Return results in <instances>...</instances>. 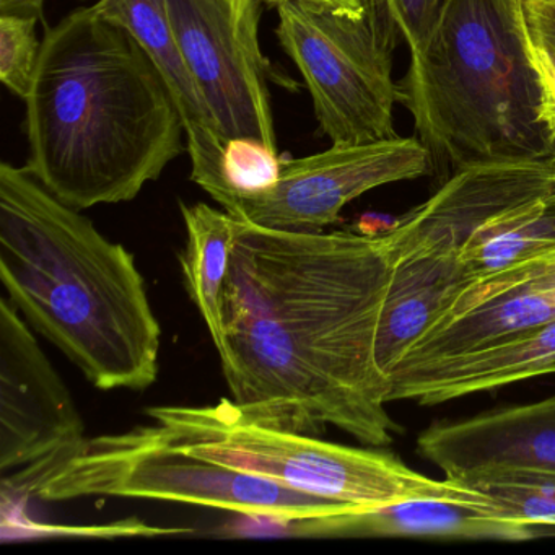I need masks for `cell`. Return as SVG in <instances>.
I'll list each match as a JSON object with an SVG mask.
<instances>
[{
	"label": "cell",
	"instance_id": "obj_16",
	"mask_svg": "<svg viewBox=\"0 0 555 555\" xmlns=\"http://www.w3.org/2000/svg\"><path fill=\"white\" fill-rule=\"evenodd\" d=\"M555 373V320L505 343L389 376L391 401L441 404Z\"/></svg>",
	"mask_w": 555,
	"mask_h": 555
},
{
	"label": "cell",
	"instance_id": "obj_5",
	"mask_svg": "<svg viewBox=\"0 0 555 555\" xmlns=\"http://www.w3.org/2000/svg\"><path fill=\"white\" fill-rule=\"evenodd\" d=\"M2 490L43 502L126 496L227 509L288 525L356 512L321 496L308 495L256 474L204 460L181 447L162 425L118 435L83 438L12 476Z\"/></svg>",
	"mask_w": 555,
	"mask_h": 555
},
{
	"label": "cell",
	"instance_id": "obj_4",
	"mask_svg": "<svg viewBox=\"0 0 555 555\" xmlns=\"http://www.w3.org/2000/svg\"><path fill=\"white\" fill-rule=\"evenodd\" d=\"M398 93L447 180L469 165L555 157V106L522 0H444Z\"/></svg>",
	"mask_w": 555,
	"mask_h": 555
},
{
	"label": "cell",
	"instance_id": "obj_19",
	"mask_svg": "<svg viewBox=\"0 0 555 555\" xmlns=\"http://www.w3.org/2000/svg\"><path fill=\"white\" fill-rule=\"evenodd\" d=\"M555 249V193L490 225L461 261L470 275L489 274Z\"/></svg>",
	"mask_w": 555,
	"mask_h": 555
},
{
	"label": "cell",
	"instance_id": "obj_22",
	"mask_svg": "<svg viewBox=\"0 0 555 555\" xmlns=\"http://www.w3.org/2000/svg\"><path fill=\"white\" fill-rule=\"evenodd\" d=\"M532 57L555 106V0H522Z\"/></svg>",
	"mask_w": 555,
	"mask_h": 555
},
{
	"label": "cell",
	"instance_id": "obj_18",
	"mask_svg": "<svg viewBox=\"0 0 555 555\" xmlns=\"http://www.w3.org/2000/svg\"><path fill=\"white\" fill-rule=\"evenodd\" d=\"M186 248L181 255L184 287L206 321L214 346L222 343V295L236 238V220L207 204H181Z\"/></svg>",
	"mask_w": 555,
	"mask_h": 555
},
{
	"label": "cell",
	"instance_id": "obj_1",
	"mask_svg": "<svg viewBox=\"0 0 555 555\" xmlns=\"http://www.w3.org/2000/svg\"><path fill=\"white\" fill-rule=\"evenodd\" d=\"M391 272L383 235L236 220L217 350L243 417L389 447L399 427L376 337Z\"/></svg>",
	"mask_w": 555,
	"mask_h": 555
},
{
	"label": "cell",
	"instance_id": "obj_8",
	"mask_svg": "<svg viewBox=\"0 0 555 555\" xmlns=\"http://www.w3.org/2000/svg\"><path fill=\"white\" fill-rule=\"evenodd\" d=\"M165 8L223 144L245 138L278 149L258 0H165Z\"/></svg>",
	"mask_w": 555,
	"mask_h": 555
},
{
	"label": "cell",
	"instance_id": "obj_12",
	"mask_svg": "<svg viewBox=\"0 0 555 555\" xmlns=\"http://www.w3.org/2000/svg\"><path fill=\"white\" fill-rule=\"evenodd\" d=\"M86 438L69 389L27 321L0 300V470L24 469Z\"/></svg>",
	"mask_w": 555,
	"mask_h": 555
},
{
	"label": "cell",
	"instance_id": "obj_13",
	"mask_svg": "<svg viewBox=\"0 0 555 555\" xmlns=\"http://www.w3.org/2000/svg\"><path fill=\"white\" fill-rule=\"evenodd\" d=\"M417 450L453 480L492 469L555 473V398L435 422L418 435Z\"/></svg>",
	"mask_w": 555,
	"mask_h": 555
},
{
	"label": "cell",
	"instance_id": "obj_21",
	"mask_svg": "<svg viewBox=\"0 0 555 555\" xmlns=\"http://www.w3.org/2000/svg\"><path fill=\"white\" fill-rule=\"evenodd\" d=\"M38 18L0 15V80L21 99H27L40 60Z\"/></svg>",
	"mask_w": 555,
	"mask_h": 555
},
{
	"label": "cell",
	"instance_id": "obj_20",
	"mask_svg": "<svg viewBox=\"0 0 555 555\" xmlns=\"http://www.w3.org/2000/svg\"><path fill=\"white\" fill-rule=\"evenodd\" d=\"M282 158L278 149L269 147L255 139H230L223 144L222 177L225 199L220 206L232 209L242 197L256 196L278 184Z\"/></svg>",
	"mask_w": 555,
	"mask_h": 555
},
{
	"label": "cell",
	"instance_id": "obj_23",
	"mask_svg": "<svg viewBox=\"0 0 555 555\" xmlns=\"http://www.w3.org/2000/svg\"><path fill=\"white\" fill-rule=\"evenodd\" d=\"M444 0H385L409 53L422 47L440 14Z\"/></svg>",
	"mask_w": 555,
	"mask_h": 555
},
{
	"label": "cell",
	"instance_id": "obj_17",
	"mask_svg": "<svg viewBox=\"0 0 555 555\" xmlns=\"http://www.w3.org/2000/svg\"><path fill=\"white\" fill-rule=\"evenodd\" d=\"M470 278L461 259L441 256H415L392 266L376 337V360L386 375Z\"/></svg>",
	"mask_w": 555,
	"mask_h": 555
},
{
	"label": "cell",
	"instance_id": "obj_7",
	"mask_svg": "<svg viewBox=\"0 0 555 555\" xmlns=\"http://www.w3.org/2000/svg\"><path fill=\"white\" fill-rule=\"evenodd\" d=\"M279 43L304 76L321 131L336 145L396 138L392 54L402 40L385 0L349 12L281 0Z\"/></svg>",
	"mask_w": 555,
	"mask_h": 555
},
{
	"label": "cell",
	"instance_id": "obj_25",
	"mask_svg": "<svg viewBox=\"0 0 555 555\" xmlns=\"http://www.w3.org/2000/svg\"><path fill=\"white\" fill-rule=\"evenodd\" d=\"M269 4H279L281 0H266ZM301 2H311V4L326 5V8L340 9V11L359 12L362 11L363 0H301Z\"/></svg>",
	"mask_w": 555,
	"mask_h": 555
},
{
	"label": "cell",
	"instance_id": "obj_2",
	"mask_svg": "<svg viewBox=\"0 0 555 555\" xmlns=\"http://www.w3.org/2000/svg\"><path fill=\"white\" fill-rule=\"evenodd\" d=\"M25 103V168L77 210L134 201L188 151L157 64L93 5L48 28Z\"/></svg>",
	"mask_w": 555,
	"mask_h": 555
},
{
	"label": "cell",
	"instance_id": "obj_14",
	"mask_svg": "<svg viewBox=\"0 0 555 555\" xmlns=\"http://www.w3.org/2000/svg\"><path fill=\"white\" fill-rule=\"evenodd\" d=\"M287 528L314 538H438L521 542L539 531L489 502L405 499L343 515L300 519Z\"/></svg>",
	"mask_w": 555,
	"mask_h": 555
},
{
	"label": "cell",
	"instance_id": "obj_15",
	"mask_svg": "<svg viewBox=\"0 0 555 555\" xmlns=\"http://www.w3.org/2000/svg\"><path fill=\"white\" fill-rule=\"evenodd\" d=\"M93 8L128 28L157 64L186 129V147L193 165L191 178L216 203L222 204L227 194L222 177L223 141L178 47L165 0H99Z\"/></svg>",
	"mask_w": 555,
	"mask_h": 555
},
{
	"label": "cell",
	"instance_id": "obj_24",
	"mask_svg": "<svg viewBox=\"0 0 555 555\" xmlns=\"http://www.w3.org/2000/svg\"><path fill=\"white\" fill-rule=\"evenodd\" d=\"M44 0H0V15H18V17H43Z\"/></svg>",
	"mask_w": 555,
	"mask_h": 555
},
{
	"label": "cell",
	"instance_id": "obj_9",
	"mask_svg": "<svg viewBox=\"0 0 555 555\" xmlns=\"http://www.w3.org/2000/svg\"><path fill=\"white\" fill-rule=\"evenodd\" d=\"M430 173V154L417 135L333 144L310 157L282 158L278 184L256 196L242 197L227 214L266 229L323 232L357 197Z\"/></svg>",
	"mask_w": 555,
	"mask_h": 555
},
{
	"label": "cell",
	"instance_id": "obj_3",
	"mask_svg": "<svg viewBox=\"0 0 555 555\" xmlns=\"http://www.w3.org/2000/svg\"><path fill=\"white\" fill-rule=\"evenodd\" d=\"M0 282L30 327L102 391L158 378L162 327L134 256L47 190L0 165Z\"/></svg>",
	"mask_w": 555,
	"mask_h": 555
},
{
	"label": "cell",
	"instance_id": "obj_6",
	"mask_svg": "<svg viewBox=\"0 0 555 555\" xmlns=\"http://www.w3.org/2000/svg\"><path fill=\"white\" fill-rule=\"evenodd\" d=\"M145 414L196 456L357 508L405 499L490 500L457 480L415 473L385 451L255 424L232 399L203 408L158 405Z\"/></svg>",
	"mask_w": 555,
	"mask_h": 555
},
{
	"label": "cell",
	"instance_id": "obj_10",
	"mask_svg": "<svg viewBox=\"0 0 555 555\" xmlns=\"http://www.w3.org/2000/svg\"><path fill=\"white\" fill-rule=\"evenodd\" d=\"M554 193L555 157L469 165L383 233V242L392 266L424 255L461 259L502 217Z\"/></svg>",
	"mask_w": 555,
	"mask_h": 555
},
{
	"label": "cell",
	"instance_id": "obj_26",
	"mask_svg": "<svg viewBox=\"0 0 555 555\" xmlns=\"http://www.w3.org/2000/svg\"><path fill=\"white\" fill-rule=\"evenodd\" d=\"M236 2H240V0H236Z\"/></svg>",
	"mask_w": 555,
	"mask_h": 555
},
{
	"label": "cell",
	"instance_id": "obj_11",
	"mask_svg": "<svg viewBox=\"0 0 555 555\" xmlns=\"http://www.w3.org/2000/svg\"><path fill=\"white\" fill-rule=\"evenodd\" d=\"M552 320L555 249L489 274L473 275L389 376L496 346Z\"/></svg>",
	"mask_w": 555,
	"mask_h": 555
}]
</instances>
